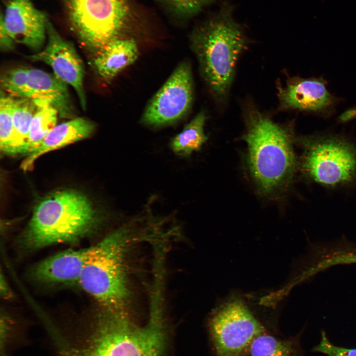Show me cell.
<instances>
[{
  "instance_id": "6da1fadb",
  "label": "cell",
  "mask_w": 356,
  "mask_h": 356,
  "mask_svg": "<svg viewBox=\"0 0 356 356\" xmlns=\"http://www.w3.org/2000/svg\"><path fill=\"white\" fill-rule=\"evenodd\" d=\"M149 321L139 327L125 313L104 311L88 333L70 342L58 337L60 356H163L166 333L155 306Z\"/></svg>"
},
{
  "instance_id": "7a4b0ae2",
  "label": "cell",
  "mask_w": 356,
  "mask_h": 356,
  "mask_svg": "<svg viewBox=\"0 0 356 356\" xmlns=\"http://www.w3.org/2000/svg\"><path fill=\"white\" fill-rule=\"evenodd\" d=\"M99 223L98 215L86 195L71 189L57 191L36 204L20 244L34 250L76 242L94 232Z\"/></svg>"
},
{
  "instance_id": "3957f363",
  "label": "cell",
  "mask_w": 356,
  "mask_h": 356,
  "mask_svg": "<svg viewBox=\"0 0 356 356\" xmlns=\"http://www.w3.org/2000/svg\"><path fill=\"white\" fill-rule=\"evenodd\" d=\"M232 9L229 4H223L192 35L202 76L219 101L228 93L237 60L247 45L243 29L234 19Z\"/></svg>"
},
{
  "instance_id": "277c9868",
  "label": "cell",
  "mask_w": 356,
  "mask_h": 356,
  "mask_svg": "<svg viewBox=\"0 0 356 356\" xmlns=\"http://www.w3.org/2000/svg\"><path fill=\"white\" fill-rule=\"evenodd\" d=\"M248 164L259 189L271 194L286 186L296 167L293 135L254 108L245 112Z\"/></svg>"
},
{
  "instance_id": "5b68a950",
  "label": "cell",
  "mask_w": 356,
  "mask_h": 356,
  "mask_svg": "<svg viewBox=\"0 0 356 356\" xmlns=\"http://www.w3.org/2000/svg\"><path fill=\"white\" fill-rule=\"evenodd\" d=\"M134 238L123 226L88 248L78 283L104 311L124 312L129 293L125 258Z\"/></svg>"
},
{
  "instance_id": "8992f818",
  "label": "cell",
  "mask_w": 356,
  "mask_h": 356,
  "mask_svg": "<svg viewBox=\"0 0 356 356\" xmlns=\"http://www.w3.org/2000/svg\"><path fill=\"white\" fill-rule=\"evenodd\" d=\"M71 29L87 49L97 53L119 36L132 18L127 0H59Z\"/></svg>"
},
{
  "instance_id": "52a82bcc",
  "label": "cell",
  "mask_w": 356,
  "mask_h": 356,
  "mask_svg": "<svg viewBox=\"0 0 356 356\" xmlns=\"http://www.w3.org/2000/svg\"><path fill=\"white\" fill-rule=\"evenodd\" d=\"M300 139L301 167L307 178L327 186L348 184L356 178V149L347 140L336 136Z\"/></svg>"
},
{
  "instance_id": "ba28073f",
  "label": "cell",
  "mask_w": 356,
  "mask_h": 356,
  "mask_svg": "<svg viewBox=\"0 0 356 356\" xmlns=\"http://www.w3.org/2000/svg\"><path fill=\"white\" fill-rule=\"evenodd\" d=\"M216 356H243L265 329L241 300H230L217 308L209 321Z\"/></svg>"
},
{
  "instance_id": "9c48e42d",
  "label": "cell",
  "mask_w": 356,
  "mask_h": 356,
  "mask_svg": "<svg viewBox=\"0 0 356 356\" xmlns=\"http://www.w3.org/2000/svg\"><path fill=\"white\" fill-rule=\"evenodd\" d=\"M193 99V80L189 63L183 61L171 74L151 98L141 121L149 126L170 125L182 118L189 111Z\"/></svg>"
},
{
  "instance_id": "30bf717a",
  "label": "cell",
  "mask_w": 356,
  "mask_h": 356,
  "mask_svg": "<svg viewBox=\"0 0 356 356\" xmlns=\"http://www.w3.org/2000/svg\"><path fill=\"white\" fill-rule=\"evenodd\" d=\"M47 36V43L44 47L28 57L49 66L57 77L74 89L82 109L86 110L85 70L81 58L73 44L61 37L49 21Z\"/></svg>"
},
{
  "instance_id": "8fae6325",
  "label": "cell",
  "mask_w": 356,
  "mask_h": 356,
  "mask_svg": "<svg viewBox=\"0 0 356 356\" xmlns=\"http://www.w3.org/2000/svg\"><path fill=\"white\" fill-rule=\"evenodd\" d=\"M48 22L32 0H7L1 13L0 28L15 44H22L36 53L45 42Z\"/></svg>"
},
{
  "instance_id": "7c38bea8",
  "label": "cell",
  "mask_w": 356,
  "mask_h": 356,
  "mask_svg": "<svg viewBox=\"0 0 356 356\" xmlns=\"http://www.w3.org/2000/svg\"><path fill=\"white\" fill-rule=\"evenodd\" d=\"M326 85L321 78H290L285 87L278 88L280 109L314 112L328 111L336 98L328 91Z\"/></svg>"
},
{
  "instance_id": "4fadbf2b",
  "label": "cell",
  "mask_w": 356,
  "mask_h": 356,
  "mask_svg": "<svg viewBox=\"0 0 356 356\" xmlns=\"http://www.w3.org/2000/svg\"><path fill=\"white\" fill-rule=\"evenodd\" d=\"M88 250V248L60 252L34 266L31 276L35 281L48 284L79 283Z\"/></svg>"
},
{
  "instance_id": "5bb4252c",
  "label": "cell",
  "mask_w": 356,
  "mask_h": 356,
  "mask_svg": "<svg viewBox=\"0 0 356 356\" xmlns=\"http://www.w3.org/2000/svg\"><path fill=\"white\" fill-rule=\"evenodd\" d=\"M25 98L48 102L58 110L61 117L72 118L74 116L67 85L53 73L28 68Z\"/></svg>"
},
{
  "instance_id": "9a60e30c",
  "label": "cell",
  "mask_w": 356,
  "mask_h": 356,
  "mask_svg": "<svg viewBox=\"0 0 356 356\" xmlns=\"http://www.w3.org/2000/svg\"><path fill=\"white\" fill-rule=\"evenodd\" d=\"M95 128L94 123L79 117L56 125L38 148L27 155L21 164V169L24 171L30 170L34 162L42 155L89 137Z\"/></svg>"
},
{
  "instance_id": "2e32d148",
  "label": "cell",
  "mask_w": 356,
  "mask_h": 356,
  "mask_svg": "<svg viewBox=\"0 0 356 356\" xmlns=\"http://www.w3.org/2000/svg\"><path fill=\"white\" fill-rule=\"evenodd\" d=\"M138 54L134 39L120 38L110 42L96 53L93 63L99 76L109 82L135 62Z\"/></svg>"
},
{
  "instance_id": "e0dca14e",
  "label": "cell",
  "mask_w": 356,
  "mask_h": 356,
  "mask_svg": "<svg viewBox=\"0 0 356 356\" xmlns=\"http://www.w3.org/2000/svg\"><path fill=\"white\" fill-rule=\"evenodd\" d=\"M37 105L33 99L15 97L13 106V134L9 155L27 153V142L32 118Z\"/></svg>"
},
{
  "instance_id": "ac0fdd59",
  "label": "cell",
  "mask_w": 356,
  "mask_h": 356,
  "mask_svg": "<svg viewBox=\"0 0 356 356\" xmlns=\"http://www.w3.org/2000/svg\"><path fill=\"white\" fill-rule=\"evenodd\" d=\"M206 119L205 112L201 111L184 127L171 141V148L174 152L186 156L201 148L207 139L204 131Z\"/></svg>"
},
{
  "instance_id": "d6986e66",
  "label": "cell",
  "mask_w": 356,
  "mask_h": 356,
  "mask_svg": "<svg viewBox=\"0 0 356 356\" xmlns=\"http://www.w3.org/2000/svg\"><path fill=\"white\" fill-rule=\"evenodd\" d=\"M37 105L36 111L32 118L29 129L28 142V155L35 151L42 143L48 134L56 125L59 112L48 102L34 100Z\"/></svg>"
},
{
  "instance_id": "ffe728a7",
  "label": "cell",
  "mask_w": 356,
  "mask_h": 356,
  "mask_svg": "<svg viewBox=\"0 0 356 356\" xmlns=\"http://www.w3.org/2000/svg\"><path fill=\"white\" fill-rule=\"evenodd\" d=\"M297 337L281 339L266 333L257 337L252 343L251 356H300Z\"/></svg>"
},
{
  "instance_id": "44dd1931",
  "label": "cell",
  "mask_w": 356,
  "mask_h": 356,
  "mask_svg": "<svg viewBox=\"0 0 356 356\" xmlns=\"http://www.w3.org/2000/svg\"><path fill=\"white\" fill-rule=\"evenodd\" d=\"M14 97L1 90L0 97V146L9 154L13 134L12 111Z\"/></svg>"
},
{
  "instance_id": "7402d4cb",
  "label": "cell",
  "mask_w": 356,
  "mask_h": 356,
  "mask_svg": "<svg viewBox=\"0 0 356 356\" xmlns=\"http://www.w3.org/2000/svg\"><path fill=\"white\" fill-rule=\"evenodd\" d=\"M27 68L17 67L5 72L1 77V90L15 97L25 98Z\"/></svg>"
},
{
  "instance_id": "603a6c76",
  "label": "cell",
  "mask_w": 356,
  "mask_h": 356,
  "mask_svg": "<svg viewBox=\"0 0 356 356\" xmlns=\"http://www.w3.org/2000/svg\"><path fill=\"white\" fill-rule=\"evenodd\" d=\"M170 12L180 19H187L198 13L215 0H160Z\"/></svg>"
},
{
  "instance_id": "cb8c5ba5",
  "label": "cell",
  "mask_w": 356,
  "mask_h": 356,
  "mask_svg": "<svg viewBox=\"0 0 356 356\" xmlns=\"http://www.w3.org/2000/svg\"><path fill=\"white\" fill-rule=\"evenodd\" d=\"M312 351L327 356H356V349H349L335 346L328 340L325 332L321 333L320 342Z\"/></svg>"
},
{
  "instance_id": "d4e9b609",
  "label": "cell",
  "mask_w": 356,
  "mask_h": 356,
  "mask_svg": "<svg viewBox=\"0 0 356 356\" xmlns=\"http://www.w3.org/2000/svg\"><path fill=\"white\" fill-rule=\"evenodd\" d=\"M0 295L4 298H8L12 296V293L2 273L0 279Z\"/></svg>"
},
{
  "instance_id": "484cf974",
  "label": "cell",
  "mask_w": 356,
  "mask_h": 356,
  "mask_svg": "<svg viewBox=\"0 0 356 356\" xmlns=\"http://www.w3.org/2000/svg\"><path fill=\"white\" fill-rule=\"evenodd\" d=\"M356 118V107L345 112L340 117L342 121H347Z\"/></svg>"
}]
</instances>
